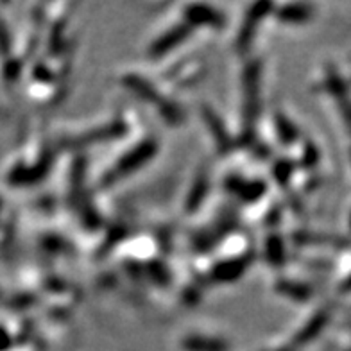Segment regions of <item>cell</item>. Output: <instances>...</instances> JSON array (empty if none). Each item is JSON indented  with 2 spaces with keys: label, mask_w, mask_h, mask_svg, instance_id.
<instances>
[{
  "label": "cell",
  "mask_w": 351,
  "mask_h": 351,
  "mask_svg": "<svg viewBox=\"0 0 351 351\" xmlns=\"http://www.w3.org/2000/svg\"><path fill=\"white\" fill-rule=\"evenodd\" d=\"M154 151H156V142H154V138L143 140L140 145H136V147L130 149L125 154H122L121 160L111 169V176H108V181L122 180L125 176H130L133 171L145 165L154 156Z\"/></svg>",
  "instance_id": "1"
},
{
  "label": "cell",
  "mask_w": 351,
  "mask_h": 351,
  "mask_svg": "<svg viewBox=\"0 0 351 351\" xmlns=\"http://www.w3.org/2000/svg\"><path fill=\"white\" fill-rule=\"evenodd\" d=\"M189 29L190 25H186V23H176V25H172L169 31L160 34V36L151 43V47H149V56H151V60H158V58L165 56L167 52L174 51L176 47L180 45V43L186 38Z\"/></svg>",
  "instance_id": "2"
},
{
  "label": "cell",
  "mask_w": 351,
  "mask_h": 351,
  "mask_svg": "<svg viewBox=\"0 0 351 351\" xmlns=\"http://www.w3.org/2000/svg\"><path fill=\"white\" fill-rule=\"evenodd\" d=\"M185 19H186V25H221L222 23V16L221 13L210 8V5H203V4H194L189 5L185 11Z\"/></svg>",
  "instance_id": "3"
},
{
  "label": "cell",
  "mask_w": 351,
  "mask_h": 351,
  "mask_svg": "<svg viewBox=\"0 0 351 351\" xmlns=\"http://www.w3.org/2000/svg\"><path fill=\"white\" fill-rule=\"evenodd\" d=\"M278 20H282L285 23H306L314 16V8L308 4H287L280 8L276 13Z\"/></svg>",
  "instance_id": "4"
},
{
  "label": "cell",
  "mask_w": 351,
  "mask_h": 351,
  "mask_svg": "<svg viewBox=\"0 0 351 351\" xmlns=\"http://www.w3.org/2000/svg\"><path fill=\"white\" fill-rule=\"evenodd\" d=\"M330 315H332V312H330L328 308L315 310L314 314H312V317H310L306 323L301 324L300 333H298V341H308V339H314L315 335H317L324 326H326V323L330 321Z\"/></svg>",
  "instance_id": "5"
},
{
  "label": "cell",
  "mask_w": 351,
  "mask_h": 351,
  "mask_svg": "<svg viewBox=\"0 0 351 351\" xmlns=\"http://www.w3.org/2000/svg\"><path fill=\"white\" fill-rule=\"evenodd\" d=\"M276 291L280 296L291 298V300L296 301H306L314 294L312 287H308L306 283L296 282V280H280L276 283Z\"/></svg>",
  "instance_id": "6"
},
{
  "label": "cell",
  "mask_w": 351,
  "mask_h": 351,
  "mask_svg": "<svg viewBox=\"0 0 351 351\" xmlns=\"http://www.w3.org/2000/svg\"><path fill=\"white\" fill-rule=\"evenodd\" d=\"M267 256L274 265H283L285 263V247L280 237H271L267 244Z\"/></svg>",
  "instance_id": "7"
},
{
  "label": "cell",
  "mask_w": 351,
  "mask_h": 351,
  "mask_svg": "<svg viewBox=\"0 0 351 351\" xmlns=\"http://www.w3.org/2000/svg\"><path fill=\"white\" fill-rule=\"evenodd\" d=\"M341 291L342 292H351V267H350V273L344 276V280L341 282Z\"/></svg>",
  "instance_id": "8"
},
{
  "label": "cell",
  "mask_w": 351,
  "mask_h": 351,
  "mask_svg": "<svg viewBox=\"0 0 351 351\" xmlns=\"http://www.w3.org/2000/svg\"><path fill=\"white\" fill-rule=\"evenodd\" d=\"M2 210H4V199L0 195V215H2Z\"/></svg>",
  "instance_id": "9"
},
{
  "label": "cell",
  "mask_w": 351,
  "mask_h": 351,
  "mask_svg": "<svg viewBox=\"0 0 351 351\" xmlns=\"http://www.w3.org/2000/svg\"><path fill=\"white\" fill-rule=\"evenodd\" d=\"M348 226H350V231H351V212H350V217H348Z\"/></svg>",
  "instance_id": "10"
}]
</instances>
